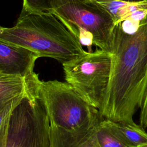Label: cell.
<instances>
[{
  "instance_id": "cell-1",
  "label": "cell",
  "mask_w": 147,
  "mask_h": 147,
  "mask_svg": "<svg viewBox=\"0 0 147 147\" xmlns=\"http://www.w3.org/2000/svg\"><path fill=\"white\" fill-rule=\"evenodd\" d=\"M111 39L110 78L99 112L113 122L134 123L147 87V18L133 34L116 24Z\"/></svg>"
},
{
  "instance_id": "cell-2",
  "label": "cell",
  "mask_w": 147,
  "mask_h": 147,
  "mask_svg": "<svg viewBox=\"0 0 147 147\" xmlns=\"http://www.w3.org/2000/svg\"><path fill=\"white\" fill-rule=\"evenodd\" d=\"M0 40L31 51L40 57L52 58L62 64L87 53L77 37L48 11L22 10L14 26L0 25Z\"/></svg>"
},
{
  "instance_id": "cell-3",
  "label": "cell",
  "mask_w": 147,
  "mask_h": 147,
  "mask_svg": "<svg viewBox=\"0 0 147 147\" xmlns=\"http://www.w3.org/2000/svg\"><path fill=\"white\" fill-rule=\"evenodd\" d=\"M38 99L50 124L72 131L96 127L103 119L99 110L88 103L67 82L41 81Z\"/></svg>"
},
{
  "instance_id": "cell-4",
  "label": "cell",
  "mask_w": 147,
  "mask_h": 147,
  "mask_svg": "<svg viewBox=\"0 0 147 147\" xmlns=\"http://www.w3.org/2000/svg\"><path fill=\"white\" fill-rule=\"evenodd\" d=\"M90 49L92 44L111 53L115 25L106 11L86 0H53L48 10Z\"/></svg>"
},
{
  "instance_id": "cell-5",
  "label": "cell",
  "mask_w": 147,
  "mask_h": 147,
  "mask_svg": "<svg viewBox=\"0 0 147 147\" xmlns=\"http://www.w3.org/2000/svg\"><path fill=\"white\" fill-rule=\"evenodd\" d=\"M111 56L107 51L97 49L62 64L66 82L98 110L110 78Z\"/></svg>"
},
{
  "instance_id": "cell-6",
  "label": "cell",
  "mask_w": 147,
  "mask_h": 147,
  "mask_svg": "<svg viewBox=\"0 0 147 147\" xmlns=\"http://www.w3.org/2000/svg\"><path fill=\"white\" fill-rule=\"evenodd\" d=\"M37 96L24 98L13 110L5 147H49L50 123Z\"/></svg>"
},
{
  "instance_id": "cell-7",
  "label": "cell",
  "mask_w": 147,
  "mask_h": 147,
  "mask_svg": "<svg viewBox=\"0 0 147 147\" xmlns=\"http://www.w3.org/2000/svg\"><path fill=\"white\" fill-rule=\"evenodd\" d=\"M36 53L0 40V74L28 76L34 72Z\"/></svg>"
},
{
  "instance_id": "cell-8",
  "label": "cell",
  "mask_w": 147,
  "mask_h": 147,
  "mask_svg": "<svg viewBox=\"0 0 147 147\" xmlns=\"http://www.w3.org/2000/svg\"><path fill=\"white\" fill-rule=\"evenodd\" d=\"M39 81L34 72L26 77L0 74V110L13 102L37 95Z\"/></svg>"
},
{
  "instance_id": "cell-9",
  "label": "cell",
  "mask_w": 147,
  "mask_h": 147,
  "mask_svg": "<svg viewBox=\"0 0 147 147\" xmlns=\"http://www.w3.org/2000/svg\"><path fill=\"white\" fill-rule=\"evenodd\" d=\"M96 127L69 131L50 124L49 147H98L94 137Z\"/></svg>"
},
{
  "instance_id": "cell-10",
  "label": "cell",
  "mask_w": 147,
  "mask_h": 147,
  "mask_svg": "<svg viewBox=\"0 0 147 147\" xmlns=\"http://www.w3.org/2000/svg\"><path fill=\"white\" fill-rule=\"evenodd\" d=\"M111 131L129 147L147 146V133L144 128L136 123L115 122L105 119Z\"/></svg>"
},
{
  "instance_id": "cell-11",
  "label": "cell",
  "mask_w": 147,
  "mask_h": 147,
  "mask_svg": "<svg viewBox=\"0 0 147 147\" xmlns=\"http://www.w3.org/2000/svg\"><path fill=\"white\" fill-rule=\"evenodd\" d=\"M106 11L114 19L115 25L126 19L130 13V6L133 3L117 0H86Z\"/></svg>"
},
{
  "instance_id": "cell-12",
  "label": "cell",
  "mask_w": 147,
  "mask_h": 147,
  "mask_svg": "<svg viewBox=\"0 0 147 147\" xmlns=\"http://www.w3.org/2000/svg\"><path fill=\"white\" fill-rule=\"evenodd\" d=\"M94 137L98 147H129L111 131L104 118L96 127Z\"/></svg>"
},
{
  "instance_id": "cell-13",
  "label": "cell",
  "mask_w": 147,
  "mask_h": 147,
  "mask_svg": "<svg viewBox=\"0 0 147 147\" xmlns=\"http://www.w3.org/2000/svg\"><path fill=\"white\" fill-rule=\"evenodd\" d=\"M22 100L13 102L0 110V147L6 146L11 112Z\"/></svg>"
},
{
  "instance_id": "cell-14",
  "label": "cell",
  "mask_w": 147,
  "mask_h": 147,
  "mask_svg": "<svg viewBox=\"0 0 147 147\" xmlns=\"http://www.w3.org/2000/svg\"><path fill=\"white\" fill-rule=\"evenodd\" d=\"M53 0H23L22 10L28 12L48 11Z\"/></svg>"
},
{
  "instance_id": "cell-15",
  "label": "cell",
  "mask_w": 147,
  "mask_h": 147,
  "mask_svg": "<svg viewBox=\"0 0 147 147\" xmlns=\"http://www.w3.org/2000/svg\"><path fill=\"white\" fill-rule=\"evenodd\" d=\"M140 22L127 18L121 22L122 30L127 34L136 33L140 28Z\"/></svg>"
},
{
  "instance_id": "cell-16",
  "label": "cell",
  "mask_w": 147,
  "mask_h": 147,
  "mask_svg": "<svg viewBox=\"0 0 147 147\" xmlns=\"http://www.w3.org/2000/svg\"><path fill=\"white\" fill-rule=\"evenodd\" d=\"M140 123L144 129L147 127V87L140 105Z\"/></svg>"
},
{
  "instance_id": "cell-17",
  "label": "cell",
  "mask_w": 147,
  "mask_h": 147,
  "mask_svg": "<svg viewBox=\"0 0 147 147\" xmlns=\"http://www.w3.org/2000/svg\"><path fill=\"white\" fill-rule=\"evenodd\" d=\"M122 2H127V3H137V2H144L147 0H117Z\"/></svg>"
},
{
  "instance_id": "cell-18",
  "label": "cell",
  "mask_w": 147,
  "mask_h": 147,
  "mask_svg": "<svg viewBox=\"0 0 147 147\" xmlns=\"http://www.w3.org/2000/svg\"><path fill=\"white\" fill-rule=\"evenodd\" d=\"M145 147H147V146H145Z\"/></svg>"
}]
</instances>
